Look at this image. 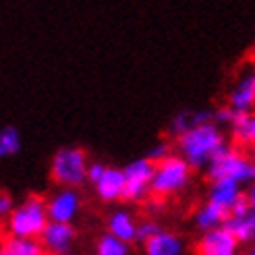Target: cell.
<instances>
[{
	"label": "cell",
	"instance_id": "22",
	"mask_svg": "<svg viewBox=\"0 0 255 255\" xmlns=\"http://www.w3.org/2000/svg\"><path fill=\"white\" fill-rule=\"evenodd\" d=\"M168 156H172V143L166 141V139H160V141H156L154 145L147 149V154H145V158L151 164H158L162 160H166Z\"/></svg>",
	"mask_w": 255,
	"mask_h": 255
},
{
	"label": "cell",
	"instance_id": "29",
	"mask_svg": "<svg viewBox=\"0 0 255 255\" xmlns=\"http://www.w3.org/2000/svg\"><path fill=\"white\" fill-rule=\"evenodd\" d=\"M245 255H255V245H251V247H249V251H247Z\"/></svg>",
	"mask_w": 255,
	"mask_h": 255
},
{
	"label": "cell",
	"instance_id": "32",
	"mask_svg": "<svg viewBox=\"0 0 255 255\" xmlns=\"http://www.w3.org/2000/svg\"><path fill=\"white\" fill-rule=\"evenodd\" d=\"M253 162H255V160H253Z\"/></svg>",
	"mask_w": 255,
	"mask_h": 255
},
{
	"label": "cell",
	"instance_id": "21",
	"mask_svg": "<svg viewBox=\"0 0 255 255\" xmlns=\"http://www.w3.org/2000/svg\"><path fill=\"white\" fill-rule=\"evenodd\" d=\"M21 133L17 127H4V129H0V160L4 158H10L21 151Z\"/></svg>",
	"mask_w": 255,
	"mask_h": 255
},
{
	"label": "cell",
	"instance_id": "9",
	"mask_svg": "<svg viewBox=\"0 0 255 255\" xmlns=\"http://www.w3.org/2000/svg\"><path fill=\"white\" fill-rule=\"evenodd\" d=\"M40 243L48 255H71L77 243V228L73 224L48 222L40 237Z\"/></svg>",
	"mask_w": 255,
	"mask_h": 255
},
{
	"label": "cell",
	"instance_id": "24",
	"mask_svg": "<svg viewBox=\"0 0 255 255\" xmlns=\"http://www.w3.org/2000/svg\"><path fill=\"white\" fill-rule=\"evenodd\" d=\"M15 199H12L10 193H6V191H0V222H6L10 218L12 210H15Z\"/></svg>",
	"mask_w": 255,
	"mask_h": 255
},
{
	"label": "cell",
	"instance_id": "6",
	"mask_svg": "<svg viewBox=\"0 0 255 255\" xmlns=\"http://www.w3.org/2000/svg\"><path fill=\"white\" fill-rule=\"evenodd\" d=\"M154 166L145 156L129 162L123 168L125 172V201H145L151 195V178H154Z\"/></svg>",
	"mask_w": 255,
	"mask_h": 255
},
{
	"label": "cell",
	"instance_id": "2",
	"mask_svg": "<svg viewBox=\"0 0 255 255\" xmlns=\"http://www.w3.org/2000/svg\"><path fill=\"white\" fill-rule=\"evenodd\" d=\"M48 222L50 220H48V210H46V197L27 195L12 210L10 218L6 220V231H8V237L40 241Z\"/></svg>",
	"mask_w": 255,
	"mask_h": 255
},
{
	"label": "cell",
	"instance_id": "23",
	"mask_svg": "<svg viewBox=\"0 0 255 255\" xmlns=\"http://www.w3.org/2000/svg\"><path fill=\"white\" fill-rule=\"evenodd\" d=\"M164 228L156 222V220H143V222H139L137 224V241L135 243H145V241H149V239H154L158 233H162Z\"/></svg>",
	"mask_w": 255,
	"mask_h": 255
},
{
	"label": "cell",
	"instance_id": "8",
	"mask_svg": "<svg viewBox=\"0 0 255 255\" xmlns=\"http://www.w3.org/2000/svg\"><path fill=\"white\" fill-rule=\"evenodd\" d=\"M226 106L235 114L255 112V67H247L233 83Z\"/></svg>",
	"mask_w": 255,
	"mask_h": 255
},
{
	"label": "cell",
	"instance_id": "12",
	"mask_svg": "<svg viewBox=\"0 0 255 255\" xmlns=\"http://www.w3.org/2000/svg\"><path fill=\"white\" fill-rule=\"evenodd\" d=\"M245 197V191L241 185L233 183V181H210L208 187V201L212 206L220 208L222 212L231 214L235 210V206Z\"/></svg>",
	"mask_w": 255,
	"mask_h": 255
},
{
	"label": "cell",
	"instance_id": "31",
	"mask_svg": "<svg viewBox=\"0 0 255 255\" xmlns=\"http://www.w3.org/2000/svg\"><path fill=\"white\" fill-rule=\"evenodd\" d=\"M253 149H255V147H253Z\"/></svg>",
	"mask_w": 255,
	"mask_h": 255
},
{
	"label": "cell",
	"instance_id": "26",
	"mask_svg": "<svg viewBox=\"0 0 255 255\" xmlns=\"http://www.w3.org/2000/svg\"><path fill=\"white\" fill-rule=\"evenodd\" d=\"M108 164L100 162V160H89V166H87V183L89 185H96L100 181V176L104 174Z\"/></svg>",
	"mask_w": 255,
	"mask_h": 255
},
{
	"label": "cell",
	"instance_id": "28",
	"mask_svg": "<svg viewBox=\"0 0 255 255\" xmlns=\"http://www.w3.org/2000/svg\"><path fill=\"white\" fill-rule=\"evenodd\" d=\"M0 255H4V237H0Z\"/></svg>",
	"mask_w": 255,
	"mask_h": 255
},
{
	"label": "cell",
	"instance_id": "27",
	"mask_svg": "<svg viewBox=\"0 0 255 255\" xmlns=\"http://www.w3.org/2000/svg\"><path fill=\"white\" fill-rule=\"evenodd\" d=\"M245 199H247V203H249V208H251V212H255V181L249 185V189L245 191Z\"/></svg>",
	"mask_w": 255,
	"mask_h": 255
},
{
	"label": "cell",
	"instance_id": "15",
	"mask_svg": "<svg viewBox=\"0 0 255 255\" xmlns=\"http://www.w3.org/2000/svg\"><path fill=\"white\" fill-rule=\"evenodd\" d=\"M185 239L166 228L143 243V255H185Z\"/></svg>",
	"mask_w": 255,
	"mask_h": 255
},
{
	"label": "cell",
	"instance_id": "17",
	"mask_svg": "<svg viewBox=\"0 0 255 255\" xmlns=\"http://www.w3.org/2000/svg\"><path fill=\"white\" fill-rule=\"evenodd\" d=\"M233 137L241 145L255 147V112L251 114H239L235 123L231 125Z\"/></svg>",
	"mask_w": 255,
	"mask_h": 255
},
{
	"label": "cell",
	"instance_id": "13",
	"mask_svg": "<svg viewBox=\"0 0 255 255\" xmlns=\"http://www.w3.org/2000/svg\"><path fill=\"white\" fill-rule=\"evenodd\" d=\"M94 191H96V195L106 203L123 201L125 199V172H123V168L106 166L104 174H102L100 181L94 185Z\"/></svg>",
	"mask_w": 255,
	"mask_h": 255
},
{
	"label": "cell",
	"instance_id": "5",
	"mask_svg": "<svg viewBox=\"0 0 255 255\" xmlns=\"http://www.w3.org/2000/svg\"><path fill=\"white\" fill-rule=\"evenodd\" d=\"M210 181H233L237 185H251L255 181V162L243 151L228 147L220 158L208 166Z\"/></svg>",
	"mask_w": 255,
	"mask_h": 255
},
{
	"label": "cell",
	"instance_id": "11",
	"mask_svg": "<svg viewBox=\"0 0 255 255\" xmlns=\"http://www.w3.org/2000/svg\"><path fill=\"white\" fill-rule=\"evenodd\" d=\"M239 251L241 243L224 226L203 233L195 243V255H239Z\"/></svg>",
	"mask_w": 255,
	"mask_h": 255
},
{
	"label": "cell",
	"instance_id": "4",
	"mask_svg": "<svg viewBox=\"0 0 255 255\" xmlns=\"http://www.w3.org/2000/svg\"><path fill=\"white\" fill-rule=\"evenodd\" d=\"M191 181H193V168H191L183 158L172 154L154 166L151 195H156L160 199L174 197L178 193H183V191L191 185Z\"/></svg>",
	"mask_w": 255,
	"mask_h": 255
},
{
	"label": "cell",
	"instance_id": "10",
	"mask_svg": "<svg viewBox=\"0 0 255 255\" xmlns=\"http://www.w3.org/2000/svg\"><path fill=\"white\" fill-rule=\"evenodd\" d=\"M224 228L241 245H255V212H251L247 199H241L235 210L226 216Z\"/></svg>",
	"mask_w": 255,
	"mask_h": 255
},
{
	"label": "cell",
	"instance_id": "7",
	"mask_svg": "<svg viewBox=\"0 0 255 255\" xmlns=\"http://www.w3.org/2000/svg\"><path fill=\"white\" fill-rule=\"evenodd\" d=\"M83 206V197L79 189H65L58 187L52 195L46 197L48 220L58 224H73Z\"/></svg>",
	"mask_w": 255,
	"mask_h": 255
},
{
	"label": "cell",
	"instance_id": "19",
	"mask_svg": "<svg viewBox=\"0 0 255 255\" xmlns=\"http://www.w3.org/2000/svg\"><path fill=\"white\" fill-rule=\"evenodd\" d=\"M94 255H133V249L129 243H125V241L104 233L96 239Z\"/></svg>",
	"mask_w": 255,
	"mask_h": 255
},
{
	"label": "cell",
	"instance_id": "18",
	"mask_svg": "<svg viewBox=\"0 0 255 255\" xmlns=\"http://www.w3.org/2000/svg\"><path fill=\"white\" fill-rule=\"evenodd\" d=\"M4 255H48L37 239H4Z\"/></svg>",
	"mask_w": 255,
	"mask_h": 255
},
{
	"label": "cell",
	"instance_id": "30",
	"mask_svg": "<svg viewBox=\"0 0 255 255\" xmlns=\"http://www.w3.org/2000/svg\"><path fill=\"white\" fill-rule=\"evenodd\" d=\"M251 52H253V58H255V40H253V48H251Z\"/></svg>",
	"mask_w": 255,
	"mask_h": 255
},
{
	"label": "cell",
	"instance_id": "20",
	"mask_svg": "<svg viewBox=\"0 0 255 255\" xmlns=\"http://www.w3.org/2000/svg\"><path fill=\"white\" fill-rule=\"evenodd\" d=\"M197 127L195 123V110H189V108H183L178 110L176 114H172V119L168 121V127H166V133L170 139H178L181 135H185L189 129Z\"/></svg>",
	"mask_w": 255,
	"mask_h": 255
},
{
	"label": "cell",
	"instance_id": "14",
	"mask_svg": "<svg viewBox=\"0 0 255 255\" xmlns=\"http://www.w3.org/2000/svg\"><path fill=\"white\" fill-rule=\"evenodd\" d=\"M137 224L139 222L135 220V216L129 210L117 208V210L110 212L108 220H106V233L125 241V243L133 245L137 241Z\"/></svg>",
	"mask_w": 255,
	"mask_h": 255
},
{
	"label": "cell",
	"instance_id": "16",
	"mask_svg": "<svg viewBox=\"0 0 255 255\" xmlns=\"http://www.w3.org/2000/svg\"><path fill=\"white\" fill-rule=\"evenodd\" d=\"M226 212H222L220 208L212 206L210 201L201 203V206L193 212V224L195 228L203 235V233H210V231H216V228H222L224 222H226Z\"/></svg>",
	"mask_w": 255,
	"mask_h": 255
},
{
	"label": "cell",
	"instance_id": "3",
	"mask_svg": "<svg viewBox=\"0 0 255 255\" xmlns=\"http://www.w3.org/2000/svg\"><path fill=\"white\" fill-rule=\"evenodd\" d=\"M87 151L77 145H65L50 160V178L65 189H79L87 183Z\"/></svg>",
	"mask_w": 255,
	"mask_h": 255
},
{
	"label": "cell",
	"instance_id": "25",
	"mask_svg": "<svg viewBox=\"0 0 255 255\" xmlns=\"http://www.w3.org/2000/svg\"><path fill=\"white\" fill-rule=\"evenodd\" d=\"M237 117H239V114H235L228 106H220V108L214 110V125H218V127L228 125V127H231Z\"/></svg>",
	"mask_w": 255,
	"mask_h": 255
},
{
	"label": "cell",
	"instance_id": "1",
	"mask_svg": "<svg viewBox=\"0 0 255 255\" xmlns=\"http://www.w3.org/2000/svg\"><path fill=\"white\" fill-rule=\"evenodd\" d=\"M228 147L231 145L226 141L222 127L214 123L197 125L193 129H189L185 135L174 139L176 156L183 158L193 170H208L210 164L216 158H220Z\"/></svg>",
	"mask_w": 255,
	"mask_h": 255
}]
</instances>
